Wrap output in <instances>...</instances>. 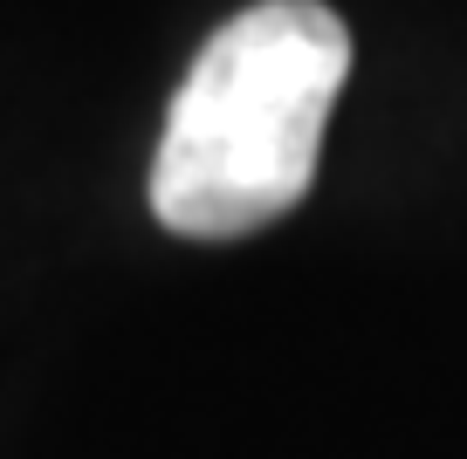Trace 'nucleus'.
I'll return each mask as SVG.
<instances>
[{
  "instance_id": "1",
  "label": "nucleus",
  "mask_w": 467,
  "mask_h": 459,
  "mask_svg": "<svg viewBox=\"0 0 467 459\" xmlns=\"http://www.w3.org/2000/svg\"><path fill=\"white\" fill-rule=\"evenodd\" d=\"M350 83V28L323 0H254L206 35L151 158V213L186 240H241L309 199L323 124Z\"/></svg>"
}]
</instances>
